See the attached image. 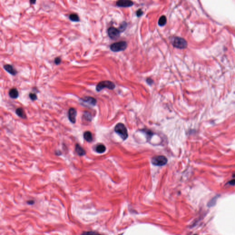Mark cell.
I'll return each instance as SVG.
<instances>
[{"label": "cell", "mask_w": 235, "mask_h": 235, "mask_svg": "<svg viewBox=\"0 0 235 235\" xmlns=\"http://www.w3.org/2000/svg\"><path fill=\"white\" fill-rule=\"evenodd\" d=\"M127 43L125 41H121L113 43L111 45L110 48L114 52H119L125 51L127 48Z\"/></svg>", "instance_id": "3"}, {"label": "cell", "mask_w": 235, "mask_h": 235, "mask_svg": "<svg viewBox=\"0 0 235 235\" xmlns=\"http://www.w3.org/2000/svg\"><path fill=\"white\" fill-rule=\"evenodd\" d=\"M4 69L6 71L9 73L10 74H12V76H15L17 74V71L15 69L14 67L10 64H6L3 66Z\"/></svg>", "instance_id": "10"}, {"label": "cell", "mask_w": 235, "mask_h": 235, "mask_svg": "<svg viewBox=\"0 0 235 235\" xmlns=\"http://www.w3.org/2000/svg\"><path fill=\"white\" fill-rule=\"evenodd\" d=\"M80 104L82 106L86 107H92L95 106L97 100L93 97H85L80 100Z\"/></svg>", "instance_id": "5"}, {"label": "cell", "mask_w": 235, "mask_h": 235, "mask_svg": "<svg viewBox=\"0 0 235 235\" xmlns=\"http://www.w3.org/2000/svg\"><path fill=\"white\" fill-rule=\"evenodd\" d=\"M69 18L70 20L73 22H78L80 21V19L79 16L78 14H71L69 16Z\"/></svg>", "instance_id": "17"}, {"label": "cell", "mask_w": 235, "mask_h": 235, "mask_svg": "<svg viewBox=\"0 0 235 235\" xmlns=\"http://www.w3.org/2000/svg\"><path fill=\"white\" fill-rule=\"evenodd\" d=\"M96 151L98 153H103L106 151V147L103 144H98V145L96 146Z\"/></svg>", "instance_id": "15"}, {"label": "cell", "mask_w": 235, "mask_h": 235, "mask_svg": "<svg viewBox=\"0 0 235 235\" xmlns=\"http://www.w3.org/2000/svg\"><path fill=\"white\" fill-rule=\"evenodd\" d=\"M116 4L118 7H128L133 6L134 2L129 0H119L116 2Z\"/></svg>", "instance_id": "8"}, {"label": "cell", "mask_w": 235, "mask_h": 235, "mask_svg": "<svg viewBox=\"0 0 235 235\" xmlns=\"http://www.w3.org/2000/svg\"><path fill=\"white\" fill-rule=\"evenodd\" d=\"M29 97L30 98H31V100H32V101L36 100V99H37V96H36V95L35 93H31L29 94Z\"/></svg>", "instance_id": "20"}, {"label": "cell", "mask_w": 235, "mask_h": 235, "mask_svg": "<svg viewBox=\"0 0 235 235\" xmlns=\"http://www.w3.org/2000/svg\"><path fill=\"white\" fill-rule=\"evenodd\" d=\"M136 14L137 17H140V16H142V15L143 14V12L142 11L141 9H139L137 11Z\"/></svg>", "instance_id": "23"}, {"label": "cell", "mask_w": 235, "mask_h": 235, "mask_svg": "<svg viewBox=\"0 0 235 235\" xmlns=\"http://www.w3.org/2000/svg\"><path fill=\"white\" fill-rule=\"evenodd\" d=\"M108 33L109 37L112 39L116 40L119 38L121 35V31L119 29L114 27H111L108 30Z\"/></svg>", "instance_id": "7"}, {"label": "cell", "mask_w": 235, "mask_h": 235, "mask_svg": "<svg viewBox=\"0 0 235 235\" xmlns=\"http://www.w3.org/2000/svg\"><path fill=\"white\" fill-rule=\"evenodd\" d=\"M68 115H69V119L71 123H73V124L76 123L77 115V111L76 109L73 108H70L69 109V112H68Z\"/></svg>", "instance_id": "9"}, {"label": "cell", "mask_w": 235, "mask_h": 235, "mask_svg": "<svg viewBox=\"0 0 235 235\" xmlns=\"http://www.w3.org/2000/svg\"><path fill=\"white\" fill-rule=\"evenodd\" d=\"M84 138L86 140V141L89 142H92L93 140L92 134L89 131H87L84 133Z\"/></svg>", "instance_id": "13"}, {"label": "cell", "mask_w": 235, "mask_h": 235, "mask_svg": "<svg viewBox=\"0 0 235 235\" xmlns=\"http://www.w3.org/2000/svg\"><path fill=\"white\" fill-rule=\"evenodd\" d=\"M81 235H102L99 234L98 232L93 231H88V232H83Z\"/></svg>", "instance_id": "18"}, {"label": "cell", "mask_w": 235, "mask_h": 235, "mask_svg": "<svg viewBox=\"0 0 235 235\" xmlns=\"http://www.w3.org/2000/svg\"><path fill=\"white\" fill-rule=\"evenodd\" d=\"M35 2H36V1H32V0L30 1V3L31 4H34L35 3Z\"/></svg>", "instance_id": "26"}, {"label": "cell", "mask_w": 235, "mask_h": 235, "mask_svg": "<svg viewBox=\"0 0 235 235\" xmlns=\"http://www.w3.org/2000/svg\"></svg>", "instance_id": "27"}, {"label": "cell", "mask_w": 235, "mask_h": 235, "mask_svg": "<svg viewBox=\"0 0 235 235\" xmlns=\"http://www.w3.org/2000/svg\"><path fill=\"white\" fill-rule=\"evenodd\" d=\"M84 116L87 118V120H88V121H91V119H92L91 114L89 112H84Z\"/></svg>", "instance_id": "21"}, {"label": "cell", "mask_w": 235, "mask_h": 235, "mask_svg": "<svg viewBox=\"0 0 235 235\" xmlns=\"http://www.w3.org/2000/svg\"><path fill=\"white\" fill-rule=\"evenodd\" d=\"M127 27V24L125 22H123L119 26V30L121 32H123L126 29Z\"/></svg>", "instance_id": "19"}, {"label": "cell", "mask_w": 235, "mask_h": 235, "mask_svg": "<svg viewBox=\"0 0 235 235\" xmlns=\"http://www.w3.org/2000/svg\"><path fill=\"white\" fill-rule=\"evenodd\" d=\"M166 22L167 18L166 16L163 15V16L160 17V18H159V21H158V24H159V26H164L166 24Z\"/></svg>", "instance_id": "16"}, {"label": "cell", "mask_w": 235, "mask_h": 235, "mask_svg": "<svg viewBox=\"0 0 235 235\" xmlns=\"http://www.w3.org/2000/svg\"><path fill=\"white\" fill-rule=\"evenodd\" d=\"M9 95L12 98L16 99L18 97V95H19L18 91L16 88H12L9 91Z\"/></svg>", "instance_id": "11"}, {"label": "cell", "mask_w": 235, "mask_h": 235, "mask_svg": "<svg viewBox=\"0 0 235 235\" xmlns=\"http://www.w3.org/2000/svg\"><path fill=\"white\" fill-rule=\"evenodd\" d=\"M107 88L109 90H113L115 88L114 83L109 80H104L101 81L96 86L97 91H100L104 88Z\"/></svg>", "instance_id": "4"}, {"label": "cell", "mask_w": 235, "mask_h": 235, "mask_svg": "<svg viewBox=\"0 0 235 235\" xmlns=\"http://www.w3.org/2000/svg\"><path fill=\"white\" fill-rule=\"evenodd\" d=\"M146 82H147L148 84H151L153 83V80H152L151 78H147L146 79Z\"/></svg>", "instance_id": "24"}, {"label": "cell", "mask_w": 235, "mask_h": 235, "mask_svg": "<svg viewBox=\"0 0 235 235\" xmlns=\"http://www.w3.org/2000/svg\"><path fill=\"white\" fill-rule=\"evenodd\" d=\"M168 160L166 157L164 156H157L154 157L152 159V163L156 166H164L167 163Z\"/></svg>", "instance_id": "6"}, {"label": "cell", "mask_w": 235, "mask_h": 235, "mask_svg": "<svg viewBox=\"0 0 235 235\" xmlns=\"http://www.w3.org/2000/svg\"><path fill=\"white\" fill-rule=\"evenodd\" d=\"M16 113L19 117L22 119L26 118V115L25 114L23 109L22 108H18L16 109Z\"/></svg>", "instance_id": "14"}, {"label": "cell", "mask_w": 235, "mask_h": 235, "mask_svg": "<svg viewBox=\"0 0 235 235\" xmlns=\"http://www.w3.org/2000/svg\"><path fill=\"white\" fill-rule=\"evenodd\" d=\"M76 153L80 156H84L86 154L85 150L78 144H77L76 145Z\"/></svg>", "instance_id": "12"}, {"label": "cell", "mask_w": 235, "mask_h": 235, "mask_svg": "<svg viewBox=\"0 0 235 235\" xmlns=\"http://www.w3.org/2000/svg\"><path fill=\"white\" fill-rule=\"evenodd\" d=\"M27 204H29L32 205L35 203V201L33 200H29L27 201Z\"/></svg>", "instance_id": "25"}, {"label": "cell", "mask_w": 235, "mask_h": 235, "mask_svg": "<svg viewBox=\"0 0 235 235\" xmlns=\"http://www.w3.org/2000/svg\"><path fill=\"white\" fill-rule=\"evenodd\" d=\"M115 131L120 136L122 139L125 140L127 138L128 134L126 127L124 124L119 123L116 125L114 128Z\"/></svg>", "instance_id": "2"}, {"label": "cell", "mask_w": 235, "mask_h": 235, "mask_svg": "<svg viewBox=\"0 0 235 235\" xmlns=\"http://www.w3.org/2000/svg\"><path fill=\"white\" fill-rule=\"evenodd\" d=\"M61 61H62V60L60 57H57L54 59V63H55L56 65H59L61 63Z\"/></svg>", "instance_id": "22"}, {"label": "cell", "mask_w": 235, "mask_h": 235, "mask_svg": "<svg viewBox=\"0 0 235 235\" xmlns=\"http://www.w3.org/2000/svg\"><path fill=\"white\" fill-rule=\"evenodd\" d=\"M171 43L174 47L181 49L186 48L187 46V41L184 39L180 37H174L172 39Z\"/></svg>", "instance_id": "1"}]
</instances>
